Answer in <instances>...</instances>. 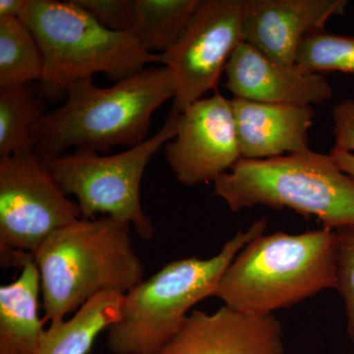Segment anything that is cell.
Segmentation results:
<instances>
[{"instance_id":"obj_17","label":"cell","mask_w":354,"mask_h":354,"mask_svg":"<svg viewBox=\"0 0 354 354\" xmlns=\"http://www.w3.org/2000/svg\"><path fill=\"white\" fill-rule=\"evenodd\" d=\"M200 0H134L130 34L149 53H167L181 39Z\"/></svg>"},{"instance_id":"obj_11","label":"cell","mask_w":354,"mask_h":354,"mask_svg":"<svg viewBox=\"0 0 354 354\" xmlns=\"http://www.w3.org/2000/svg\"><path fill=\"white\" fill-rule=\"evenodd\" d=\"M283 324L223 305L214 313L191 312L180 330L153 354H285Z\"/></svg>"},{"instance_id":"obj_22","label":"cell","mask_w":354,"mask_h":354,"mask_svg":"<svg viewBox=\"0 0 354 354\" xmlns=\"http://www.w3.org/2000/svg\"><path fill=\"white\" fill-rule=\"evenodd\" d=\"M104 27L129 32L134 19V0H72Z\"/></svg>"},{"instance_id":"obj_9","label":"cell","mask_w":354,"mask_h":354,"mask_svg":"<svg viewBox=\"0 0 354 354\" xmlns=\"http://www.w3.org/2000/svg\"><path fill=\"white\" fill-rule=\"evenodd\" d=\"M243 0H200L178 43L160 53V64L176 83L171 111L180 114L208 91L216 90L221 74L242 39Z\"/></svg>"},{"instance_id":"obj_5","label":"cell","mask_w":354,"mask_h":354,"mask_svg":"<svg viewBox=\"0 0 354 354\" xmlns=\"http://www.w3.org/2000/svg\"><path fill=\"white\" fill-rule=\"evenodd\" d=\"M262 216L246 230L225 242L213 257L184 258L164 266L123 297L120 320L108 329L106 344L113 354H153L180 330L189 311L213 297L223 272L239 251L265 234Z\"/></svg>"},{"instance_id":"obj_23","label":"cell","mask_w":354,"mask_h":354,"mask_svg":"<svg viewBox=\"0 0 354 354\" xmlns=\"http://www.w3.org/2000/svg\"><path fill=\"white\" fill-rule=\"evenodd\" d=\"M335 146L332 152H354V101L346 100L333 109Z\"/></svg>"},{"instance_id":"obj_2","label":"cell","mask_w":354,"mask_h":354,"mask_svg":"<svg viewBox=\"0 0 354 354\" xmlns=\"http://www.w3.org/2000/svg\"><path fill=\"white\" fill-rule=\"evenodd\" d=\"M337 283V232L261 234L247 243L214 291L225 306L256 316L274 315Z\"/></svg>"},{"instance_id":"obj_18","label":"cell","mask_w":354,"mask_h":354,"mask_svg":"<svg viewBox=\"0 0 354 354\" xmlns=\"http://www.w3.org/2000/svg\"><path fill=\"white\" fill-rule=\"evenodd\" d=\"M34 83L0 90V160L32 151L30 130L46 114Z\"/></svg>"},{"instance_id":"obj_13","label":"cell","mask_w":354,"mask_h":354,"mask_svg":"<svg viewBox=\"0 0 354 354\" xmlns=\"http://www.w3.org/2000/svg\"><path fill=\"white\" fill-rule=\"evenodd\" d=\"M225 73V87L237 99L312 106L333 95L325 77L297 64H279L245 41L232 53Z\"/></svg>"},{"instance_id":"obj_4","label":"cell","mask_w":354,"mask_h":354,"mask_svg":"<svg viewBox=\"0 0 354 354\" xmlns=\"http://www.w3.org/2000/svg\"><path fill=\"white\" fill-rule=\"evenodd\" d=\"M20 19L41 48L39 88L44 100L66 97L73 84L95 73L118 82L162 60L160 53L147 51L130 32L104 27L72 0H28Z\"/></svg>"},{"instance_id":"obj_1","label":"cell","mask_w":354,"mask_h":354,"mask_svg":"<svg viewBox=\"0 0 354 354\" xmlns=\"http://www.w3.org/2000/svg\"><path fill=\"white\" fill-rule=\"evenodd\" d=\"M174 95V75L164 65L146 67L109 88L83 79L68 88L59 108L31 128L32 153L46 165L70 149L108 153L113 146L133 148L148 139L153 114Z\"/></svg>"},{"instance_id":"obj_25","label":"cell","mask_w":354,"mask_h":354,"mask_svg":"<svg viewBox=\"0 0 354 354\" xmlns=\"http://www.w3.org/2000/svg\"><path fill=\"white\" fill-rule=\"evenodd\" d=\"M330 155L337 167L354 178V153L330 152Z\"/></svg>"},{"instance_id":"obj_14","label":"cell","mask_w":354,"mask_h":354,"mask_svg":"<svg viewBox=\"0 0 354 354\" xmlns=\"http://www.w3.org/2000/svg\"><path fill=\"white\" fill-rule=\"evenodd\" d=\"M243 160H265L305 152L313 124L312 106L232 100Z\"/></svg>"},{"instance_id":"obj_8","label":"cell","mask_w":354,"mask_h":354,"mask_svg":"<svg viewBox=\"0 0 354 354\" xmlns=\"http://www.w3.org/2000/svg\"><path fill=\"white\" fill-rule=\"evenodd\" d=\"M81 216L32 151L0 160V249L34 255Z\"/></svg>"},{"instance_id":"obj_16","label":"cell","mask_w":354,"mask_h":354,"mask_svg":"<svg viewBox=\"0 0 354 354\" xmlns=\"http://www.w3.org/2000/svg\"><path fill=\"white\" fill-rule=\"evenodd\" d=\"M124 293L104 291L88 300L68 320L51 322L39 354H88L97 335L120 319Z\"/></svg>"},{"instance_id":"obj_24","label":"cell","mask_w":354,"mask_h":354,"mask_svg":"<svg viewBox=\"0 0 354 354\" xmlns=\"http://www.w3.org/2000/svg\"><path fill=\"white\" fill-rule=\"evenodd\" d=\"M28 0H0V19L20 18Z\"/></svg>"},{"instance_id":"obj_3","label":"cell","mask_w":354,"mask_h":354,"mask_svg":"<svg viewBox=\"0 0 354 354\" xmlns=\"http://www.w3.org/2000/svg\"><path fill=\"white\" fill-rule=\"evenodd\" d=\"M130 227L109 216L79 218L55 232L34 254L44 321L76 312L104 291L127 293L144 281Z\"/></svg>"},{"instance_id":"obj_15","label":"cell","mask_w":354,"mask_h":354,"mask_svg":"<svg viewBox=\"0 0 354 354\" xmlns=\"http://www.w3.org/2000/svg\"><path fill=\"white\" fill-rule=\"evenodd\" d=\"M41 278L34 256L13 283L0 288V354H39L44 321L39 316Z\"/></svg>"},{"instance_id":"obj_19","label":"cell","mask_w":354,"mask_h":354,"mask_svg":"<svg viewBox=\"0 0 354 354\" xmlns=\"http://www.w3.org/2000/svg\"><path fill=\"white\" fill-rule=\"evenodd\" d=\"M43 55L20 18L0 19V90L34 83L43 73Z\"/></svg>"},{"instance_id":"obj_10","label":"cell","mask_w":354,"mask_h":354,"mask_svg":"<svg viewBox=\"0 0 354 354\" xmlns=\"http://www.w3.org/2000/svg\"><path fill=\"white\" fill-rule=\"evenodd\" d=\"M165 157L185 186L215 183L241 160L232 100L216 92L179 114Z\"/></svg>"},{"instance_id":"obj_20","label":"cell","mask_w":354,"mask_h":354,"mask_svg":"<svg viewBox=\"0 0 354 354\" xmlns=\"http://www.w3.org/2000/svg\"><path fill=\"white\" fill-rule=\"evenodd\" d=\"M295 64L312 72L341 71L354 74V37L317 32L300 43Z\"/></svg>"},{"instance_id":"obj_6","label":"cell","mask_w":354,"mask_h":354,"mask_svg":"<svg viewBox=\"0 0 354 354\" xmlns=\"http://www.w3.org/2000/svg\"><path fill=\"white\" fill-rule=\"evenodd\" d=\"M214 185L216 196L235 213L256 206L290 209L334 232L354 230V178L330 153L308 150L265 160L241 158Z\"/></svg>"},{"instance_id":"obj_21","label":"cell","mask_w":354,"mask_h":354,"mask_svg":"<svg viewBox=\"0 0 354 354\" xmlns=\"http://www.w3.org/2000/svg\"><path fill=\"white\" fill-rule=\"evenodd\" d=\"M337 283L346 315V330L354 346V230H337Z\"/></svg>"},{"instance_id":"obj_7","label":"cell","mask_w":354,"mask_h":354,"mask_svg":"<svg viewBox=\"0 0 354 354\" xmlns=\"http://www.w3.org/2000/svg\"><path fill=\"white\" fill-rule=\"evenodd\" d=\"M179 114L169 111L164 125L153 137L115 155L77 149L46 164L65 194L74 195L83 218L97 214L133 225L140 239L156 234L152 221L140 199L142 176L151 158L176 134Z\"/></svg>"},{"instance_id":"obj_12","label":"cell","mask_w":354,"mask_h":354,"mask_svg":"<svg viewBox=\"0 0 354 354\" xmlns=\"http://www.w3.org/2000/svg\"><path fill=\"white\" fill-rule=\"evenodd\" d=\"M346 0H243L242 39L272 59L295 64L300 43L344 15Z\"/></svg>"}]
</instances>
